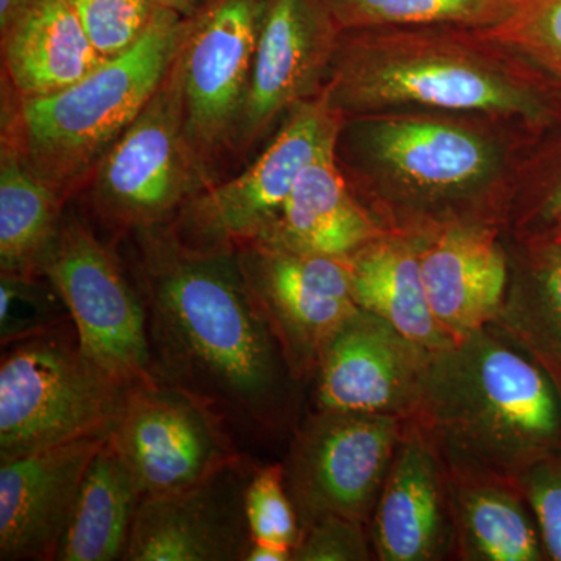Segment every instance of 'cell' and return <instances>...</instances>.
Here are the masks:
<instances>
[{
  "instance_id": "1",
  "label": "cell",
  "mask_w": 561,
  "mask_h": 561,
  "mask_svg": "<svg viewBox=\"0 0 561 561\" xmlns=\"http://www.w3.org/2000/svg\"><path fill=\"white\" fill-rule=\"evenodd\" d=\"M147 312L154 375L217 413L236 440L289 443L305 387L251 297L236 251L195 249L168 224L117 243Z\"/></svg>"
},
{
  "instance_id": "2",
  "label": "cell",
  "mask_w": 561,
  "mask_h": 561,
  "mask_svg": "<svg viewBox=\"0 0 561 561\" xmlns=\"http://www.w3.org/2000/svg\"><path fill=\"white\" fill-rule=\"evenodd\" d=\"M408 420L449 474L516 483L561 446L559 390L494 323L432 351Z\"/></svg>"
},
{
  "instance_id": "3",
  "label": "cell",
  "mask_w": 561,
  "mask_h": 561,
  "mask_svg": "<svg viewBox=\"0 0 561 561\" xmlns=\"http://www.w3.org/2000/svg\"><path fill=\"white\" fill-rule=\"evenodd\" d=\"M491 47L437 27L343 32L323 91L343 119L402 106L534 119L537 94Z\"/></svg>"
},
{
  "instance_id": "4",
  "label": "cell",
  "mask_w": 561,
  "mask_h": 561,
  "mask_svg": "<svg viewBox=\"0 0 561 561\" xmlns=\"http://www.w3.org/2000/svg\"><path fill=\"white\" fill-rule=\"evenodd\" d=\"M183 32L184 18L160 9L138 44L68 90L20 99L2 81L0 140L16 147L27 168L72 203L160 88Z\"/></svg>"
},
{
  "instance_id": "5",
  "label": "cell",
  "mask_w": 561,
  "mask_h": 561,
  "mask_svg": "<svg viewBox=\"0 0 561 561\" xmlns=\"http://www.w3.org/2000/svg\"><path fill=\"white\" fill-rule=\"evenodd\" d=\"M209 186L187 140L175 57L160 88L72 203L117 245L133 232L169 224Z\"/></svg>"
},
{
  "instance_id": "6",
  "label": "cell",
  "mask_w": 561,
  "mask_h": 561,
  "mask_svg": "<svg viewBox=\"0 0 561 561\" xmlns=\"http://www.w3.org/2000/svg\"><path fill=\"white\" fill-rule=\"evenodd\" d=\"M125 393L88 359L72 320L2 346L0 461L110 434Z\"/></svg>"
},
{
  "instance_id": "7",
  "label": "cell",
  "mask_w": 561,
  "mask_h": 561,
  "mask_svg": "<svg viewBox=\"0 0 561 561\" xmlns=\"http://www.w3.org/2000/svg\"><path fill=\"white\" fill-rule=\"evenodd\" d=\"M41 273L68 306L81 350L122 389L154 378L147 312L130 271L70 203Z\"/></svg>"
},
{
  "instance_id": "8",
  "label": "cell",
  "mask_w": 561,
  "mask_h": 561,
  "mask_svg": "<svg viewBox=\"0 0 561 561\" xmlns=\"http://www.w3.org/2000/svg\"><path fill=\"white\" fill-rule=\"evenodd\" d=\"M343 121L323 90L298 103L249 164L194 195L169 228L195 249L236 251L267 242L298 176L337 142Z\"/></svg>"
},
{
  "instance_id": "9",
  "label": "cell",
  "mask_w": 561,
  "mask_h": 561,
  "mask_svg": "<svg viewBox=\"0 0 561 561\" xmlns=\"http://www.w3.org/2000/svg\"><path fill=\"white\" fill-rule=\"evenodd\" d=\"M343 121L341 138L389 183L405 209V234H427L434 210L470 197L501 164L496 144L460 122L420 114H364Z\"/></svg>"
},
{
  "instance_id": "10",
  "label": "cell",
  "mask_w": 561,
  "mask_h": 561,
  "mask_svg": "<svg viewBox=\"0 0 561 561\" xmlns=\"http://www.w3.org/2000/svg\"><path fill=\"white\" fill-rule=\"evenodd\" d=\"M264 0H202L184 18L176 65L184 125L210 186L236 173Z\"/></svg>"
},
{
  "instance_id": "11",
  "label": "cell",
  "mask_w": 561,
  "mask_h": 561,
  "mask_svg": "<svg viewBox=\"0 0 561 561\" xmlns=\"http://www.w3.org/2000/svg\"><path fill=\"white\" fill-rule=\"evenodd\" d=\"M405 421L320 409L298 421L280 465L301 534L328 516L370 523Z\"/></svg>"
},
{
  "instance_id": "12",
  "label": "cell",
  "mask_w": 561,
  "mask_h": 561,
  "mask_svg": "<svg viewBox=\"0 0 561 561\" xmlns=\"http://www.w3.org/2000/svg\"><path fill=\"white\" fill-rule=\"evenodd\" d=\"M110 442L142 500L190 489L245 456L216 412L157 375L127 390Z\"/></svg>"
},
{
  "instance_id": "13",
  "label": "cell",
  "mask_w": 561,
  "mask_h": 561,
  "mask_svg": "<svg viewBox=\"0 0 561 561\" xmlns=\"http://www.w3.org/2000/svg\"><path fill=\"white\" fill-rule=\"evenodd\" d=\"M251 297L271 324L298 381L311 383L324 346L357 311L350 257L283 247L236 250Z\"/></svg>"
},
{
  "instance_id": "14",
  "label": "cell",
  "mask_w": 561,
  "mask_h": 561,
  "mask_svg": "<svg viewBox=\"0 0 561 561\" xmlns=\"http://www.w3.org/2000/svg\"><path fill=\"white\" fill-rule=\"evenodd\" d=\"M341 32L321 0H264L236 172L249 164L298 103L323 90Z\"/></svg>"
},
{
  "instance_id": "15",
  "label": "cell",
  "mask_w": 561,
  "mask_h": 561,
  "mask_svg": "<svg viewBox=\"0 0 561 561\" xmlns=\"http://www.w3.org/2000/svg\"><path fill=\"white\" fill-rule=\"evenodd\" d=\"M257 467L245 454L190 489L144 497L125 561H247L245 491Z\"/></svg>"
},
{
  "instance_id": "16",
  "label": "cell",
  "mask_w": 561,
  "mask_h": 561,
  "mask_svg": "<svg viewBox=\"0 0 561 561\" xmlns=\"http://www.w3.org/2000/svg\"><path fill=\"white\" fill-rule=\"evenodd\" d=\"M431 353L389 321L357 309L321 353L312 409L408 420Z\"/></svg>"
},
{
  "instance_id": "17",
  "label": "cell",
  "mask_w": 561,
  "mask_h": 561,
  "mask_svg": "<svg viewBox=\"0 0 561 561\" xmlns=\"http://www.w3.org/2000/svg\"><path fill=\"white\" fill-rule=\"evenodd\" d=\"M110 434L0 461V560L55 561L84 476Z\"/></svg>"
},
{
  "instance_id": "18",
  "label": "cell",
  "mask_w": 561,
  "mask_h": 561,
  "mask_svg": "<svg viewBox=\"0 0 561 561\" xmlns=\"http://www.w3.org/2000/svg\"><path fill=\"white\" fill-rule=\"evenodd\" d=\"M379 561H438L454 556L448 471L434 446L405 421L370 523Z\"/></svg>"
},
{
  "instance_id": "19",
  "label": "cell",
  "mask_w": 561,
  "mask_h": 561,
  "mask_svg": "<svg viewBox=\"0 0 561 561\" xmlns=\"http://www.w3.org/2000/svg\"><path fill=\"white\" fill-rule=\"evenodd\" d=\"M421 275L435 320L454 342L496 320L511 262L486 221H454L421 234Z\"/></svg>"
},
{
  "instance_id": "20",
  "label": "cell",
  "mask_w": 561,
  "mask_h": 561,
  "mask_svg": "<svg viewBox=\"0 0 561 561\" xmlns=\"http://www.w3.org/2000/svg\"><path fill=\"white\" fill-rule=\"evenodd\" d=\"M0 81L20 99L58 94L108 60L68 0H33L0 25Z\"/></svg>"
},
{
  "instance_id": "21",
  "label": "cell",
  "mask_w": 561,
  "mask_h": 561,
  "mask_svg": "<svg viewBox=\"0 0 561 561\" xmlns=\"http://www.w3.org/2000/svg\"><path fill=\"white\" fill-rule=\"evenodd\" d=\"M335 144L306 165L275 230L262 245L348 257L386 234V228L350 190L335 158Z\"/></svg>"
},
{
  "instance_id": "22",
  "label": "cell",
  "mask_w": 561,
  "mask_h": 561,
  "mask_svg": "<svg viewBox=\"0 0 561 561\" xmlns=\"http://www.w3.org/2000/svg\"><path fill=\"white\" fill-rule=\"evenodd\" d=\"M421 234L387 231L351 254V290L357 308L389 321L430 351L454 341L435 320L421 275Z\"/></svg>"
},
{
  "instance_id": "23",
  "label": "cell",
  "mask_w": 561,
  "mask_h": 561,
  "mask_svg": "<svg viewBox=\"0 0 561 561\" xmlns=\"http://www.w3.org/2000/svg\"><path fill=\"white\" fill-rule=\"evenodd\" d=\"M448 489L454 526V559H548L537 518L515 482L448 472Z\"/></svg>"
},
{
  "instance_id": "24",
  "label": "cell",
  "mask_w": 561,
  "mask_h": 561,
  "mask_svg": "<svg viewBox=\"0 0 561 561\" xmlns=\"http://www.w3.org/2000/svg\"><path fill=\"white\" fill-rule=\"evenodd\" d=\"M140 501L138 482L108 437L84 476L57 561L125 560Z\"/></svg>"
},
{
  "instance_id": "25",
  "label": "cell",
  "mask_w": 561,
  "mask_h": 561,
  "mask_svg": "<svg viewBox=\"0 0 561 561\" xmlns=\"http://www.w3.org/2000/svg\"><path fill=\"white\" fill-rule=\"evenodd\" d=\"M70 203L0 140V275H43L41 265Z\"/></svg>"
},
{
  "instance_id": "26",
  "label": "cell",
  "mask_w": 561,
  "mask_h": 561,
  "mask_svg": "<svg viewBox=\"0 0 561 561\" xmlns=\"http://www.w3.org/2000/svg\"><path fill=\"white\" fill-rule=\"evenodd\" d=\"M493 323L540 365L561 398V247L546 242L523 272L511 268Z\"/></svg>"
},
{
  "instance_id": "27",
  "label": "cell",
  "mask_w": 561,
  "mask_h": 561,
  "mask_svg": "<svg viewBox=\"0 0 561 561\" xmlns=\"http://www.w3.org/2000/svg\"><path fill=\"white\" fill-rule=\"evenodd\" d=\"M339 32L457 27L479 31L500 20L507 0H321Z\"/></svg>"
},
{
  "instance_id": "28",
  "label": "cell",
  "mask_w": 561,
  "mask_h": 561,
  "mask_svg": "<svg viewBox=\"0 0 561 561\" xmlns=\"http://www.w3.org/2000/svg\"><path fill=\"white\" fill-rule=\"evenodd\" d=\"M471 32L561 80V0H507L500 20Z\"/></svg>"
},
{
  "instance_id": "29",
  "label": "cell",
  "mask_w": 561,
  "mask_h": 561,
  "mask_svg": "<svg viewBox=\"0 0 561 561\" xmlns=\"http://www.w3.org/2000/svg\"><path fill=\"white\" fill-rule=\"evenodd\" d=\"M70 321L60 291L44 275H0V343L2 346L43 334Z\"/></svg>"
},
{
  "instance_id": "30",
  "label": "cell",
  "mask_w": 561,
  "mask_h": 561,
  "mask_svg": "<svg viewBox=\"0 0 561 561\" xmlns=\"http://www.w3.org/2000/svg\"><path fill=\"white\" fill-rule=\"evenodd\" d=\"M84 31L103 57L116 58L131 49L157 16V0H68Z\"/></svg>"
},
{
  "instance_id": "31",
  "label": "cell",
  "mask_w": 561,
  "mask_h": 561,
  "mask_svg": "<svg viewBox=\"0 0 561 561\" xmlns=\"http://www.w3.org/2000/svg\"><path fill=\"white\" fill-rule=\"evenodd\" d=\"M245 512L253 541L295 546L300 541V523L284 483L283 465H260L245 491Z\"/></svg>"
},
{
  "instance_id": "32",
  "label": "cell",
  "mask_w": 561,
  "mask_h": 561,
  "mask_svg": "<svg viewBox=\"0 0 561 561\" xmlns=\"http://www.w3.org/2000/svg\"><path fill=\"white\" fill-rule=\"evenodd\" d=\"M375 560L368 524L328 516L302 531L291 561Z\"/></svg>"
},
{
  "instance_id": "33",
  "label": "cell",
  "mask_w": 561,
  "mask_h": 561,
  "mask_svg": "<svg viewBox=\"0 0 561 561\" xmlns=\"http://www.w3.org/2000/svg\"><path fill=\"white\" fill-rule=\"evenodd\" d=\"M540 527L549 560L561 561V446L516 481Z\"/></svg>"
},
{
  "instance_id": "34",
  "label": "cell",
  "mask_w": 561,
  "mask_h": 561,
  "mask_svg": "<svg viewBox=\"0 0 561 561\" xmlns=\"http://www.w3.org/2000/svg\"><path fill=\"white\" fill-rule=\"evenodd\" d=\"M294 549L278 542L253 541L247 561H291Z\"/></svg>"
},
{
  "instance_id": "35",
  "label": "cell",
  "mask_w": 561,
  "mask_h": 561,
  "mask_svg": "<svg viewBox=\"0 0 561 561\" xmlns=\"http://www.w3.org/2000/svg\"><path fill=\"white\" fill-rule=\"evenodd\" d=\"M157 2L161 9L172 11L181 18H187L197 10L202 0H157Z\"/></svg>"
},
{
  "instance_id": "36",
  "label": "cell",
  "mask_w": 561,
  "mask_h": 561,
  "mask_svg": "<svg viewBox=\"0 0 561 561\" xmlns=\"http://www.w3.org/2000/svg\"><path fill=\"white\" fill-rule=\"evenodd\" d=\"M542 217L546 220L551 221L552 225L561 221V183L553 190L551 197L545 203L542 208Z\"/></svg>"
},
{
  "instance_id": "37",
  "label": "cell",
  "mask_w": 561,
  "mask_h": 561,
  "mask_svg": "<svg viewBox=\"0 0 561 561\" xmlns=\"http://www.w3.org/2000/svg\"><path fill=\"white\" fill-rule=\"evenodd\" d=\"M33 0H0V25L13 20L22 9L32 3Z\"/></svg>"
},
{
  "instance_id": "38",
  "label": "cell",
  "mask_w": 561,
  "mask_h": 561,
  "mask_svg": "<svg viewBox=\"0 0 561 561\" xmlns=\"http://www.w3.org/2000/svg\"><path fill=\"white\" fill-rule=\"evenodd\" d=\"M549 243H553V245L561 247V221L559 224L553 225L551 236L548 238Z\"/></svg>"
}]
</instances>
